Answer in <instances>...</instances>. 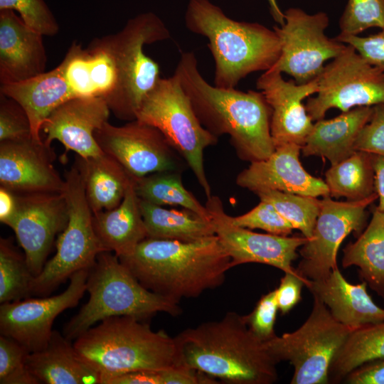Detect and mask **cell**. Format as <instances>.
I'll use <instances>...</instances> for the list:
<instances>
[{"label": "cell", "mask_w": 384, "mask_h": 384, "mask_svg": "<svg viewBox=\"0 0 384 384\" xmlns=\"http://www.w3.org/2000/svg\"><path fill=\"white\" fill-rule=\"evenodd\" d=\"M174 74L189 97L202 125L217 137L227 134L238 158L250 163L275 150L272 110L262 92L225 89L208 82L193 52H183Z\"/></svg>", "instance_id": "cell-1"}, {"label": "cell", "mask_w": 384, "mask_h": 384, "mask_svg": "<svg viewBox=\"0 0 384 384\" xmlns=\"http://www.w3.org/2000/svg\"><path fill=\"white\" fill-rule=\"evenodd\" d=\"M174 338L179 366L230 384H272L278 379V363L236 312Z\"/></svg>", "instance_id": "cell-2"}, {"label": "cell", "mask_w": 384, "mask_h": 384, "mask_svg": "<svg viewBox=\"0 0 384 384\" xmlns=\"http://www.w3.org/2000/svg\"><path fill=\"white\" fill-rule=\"evenodd\" d=\"M119 260L146 289L178 303L220 287L232 268L215 235L191 242L146 238Z\"/></svg>", "instance_id": "cell-3"}, {"label": "cell", "mask_w": 384, "mask_h": 384, "mask_svg": "<svg viewBox=\"0 0 384 384\" xmlns=\"http://www.w3.org/2000/svg\"><path fill=\"white\" fill-rule=\"evenodd\" d=\"M184 22L191 33L208 39L216 87L235 88L248 75L271 69L280 55L281 43L274 29L235 21L210 0H189Z\"/></svg>", "instance_id": "cell-4"}, {"label": "cell", "mask_w": 384, "mask_h": 384, "mask_svg": "<svg viewBox=\"0 0 384 384\" xmlns=\"http://www.w3.org/2000/svg\"><path fill=\"white\" fill-rule=\"evenodd\" d=\"M73 346L100 378L178 366L174 338L132 316L105 319L75 339Z\"/></svg>", "instance_id": "cell-5"}, {"label": "cell", "mask_w": 384, "mask_h": 384, "mask_svg": "<svg viewBox=\"0 0 384 384\" xmlns=\"http://www.w3.org/2000/svg\"><path fill=\"white\" fill-rule=\"evenodd\" d=\"M86 291L87 302L63 328V335L70 341L109 317L127 316L142 321L158 312L174 316L182 312L178 302L146 289L108 251L101 252L89 270Z\"/></svg>", "instance_id": "cell-6"}, {"label": "cell", "mask_w": 384, "mask_h": 384, "mask_svg": "<svg viewBox=\"0 0 384 384\" xmlns=\"http://www.w3.org/2000/svg\"><path fill=\"white\" fill-rule=\"evenodd\" d=\"M108 36L118 82L106 102L117 118L134 120L143 100L161 78L159 64L143 48L169 39L171 33L161 18L149 11L129 18L122 30Z\"/></svg>", "instance_id": "cell-7"}, {"label": "cell", "mask_w": 384, "mask_h": 384, "mask_svg": "<svg viewBox=\"0 0 384 384\" xmlns=\"http://www.w3.org/2000/svg\"><path fill=\"white\" fill-rule=\"evenodd\" d=\"M157 128L185 160L206 198L211 188L204 167L206 148L215 145L218 137L201 123L178 78H161L143 100L136 119Z\"/></svg>", "instance_id": "cell-8"}, {"label": "cell", "mask_w": 384, "mask_h": 384, "mask_svg": "<svg viewBox=\"0 0 384 384\" xmlns=\"http://www.w3.org/2000/svg\"><path fill=\"white\" fill-rule=\"evenodd\" d=\"M65 196L68 220L56 240V252L34 277L31 293L46 297L75 272L90 270L105 248L93 225V213L88 203L84 176L78 160L65 174Z\"/></svg>", "instance_id": "cell-9"}, {"label": "cell", "mask_w": 384, "mask_h": 384, "mask_svg": "<svg viewBox=\"0 0 384 384\" xmlns=\"http://www.w3.org/2000/svg\"><path fill=\"white\" fill-rule=\"evenodd\" d=\"M311 311L296 331L264 342L277 362L294 368L291 384H326L332 360L353 329L337 321L327 306L314 296Z\"/></svg>", "instance_id": "cell-10"}, {"label": "cell", "mask_w": 384, "mask_h": 384, "mask_svg": "<svg viewBox=\"0 0 384 384\" xmlns=\"http://www.w3.org/2000/svg\"><path fill=\"white\" fill-rule=\"evenodd\" d=\"M317 82V95L305 105L313 121L324 119L331 108L344 112L384 103V71L370 65L350 45L324 66Z\"/></svg>", "instance_id": "cell-11"}, {"label": "cell", "mask_w": 384, "mask_h": 384, "mask_svg": "<svg viewBox=\"0 0 384 384\" xmlns=\"http://www.w3.org/2000/svg\"><path fill=\"white\" fill-rule=\"evenodd\" d=\"M285 22L273 26L281 43L280 55L271 70L292 76L298 84L316 79L324 63L340 55L346 44L325 34L329 18L325 12L314 14L299 8L284 12Z\"/></svg>", "instance_id": "cell-12"}, {"label": "cell", "mask_w": 384, "mask_h": 384, "mask_svg": "<svg viewBox=\"0 0 384 384\" xmlns=\"http://www.w3.org/2000/svg\"><path fill=\"white\" fill-rule=\"evenodd\" d=\"M95 138L102 151L134 178L161 171L182 173L188 168L157 128L137 119L122 126L107 122Z\"/></svg>", "instance_id": "cell-13"}, {"label": "cell", "mask_w": 384, "mask_h": 384, "mask_svg": "<svg viewBox=\"0 0 384 384\" xmlns=\"http://www.w3.org/2000/svg\"><path fill=\"white\" fill-rule=\"evenodd\" d=\"M378 199L376 193L360 201H336L330 196L321 200L320 212L311 237L299 249L302 260L295 268L309 280L326 277L337 266V252L351 233L358 235L366 223V208Z\"/></svg>", "instance_id": "cell-14"}, {"label": "cell", "mask_w": 384, "mask_h": 384, "mask_svg": "<svg viewBox=\"0 0 384 384\" xmlns=\"http://www.w3.org/2000/svg\"><path fill=\"white\" fill-rule=\"evenodd\" d=\"M89 270L74 273L60 294L27 297L0 306V333L23 346L30 353L44 348L53 333L55 318L76 306L86 292Z\"/></svg>", "instance_id": "cell-15"}, {"label": "cell", "mask_w": 384, "mask_h": 384, "mask_svg": "<svg viewBox=\"0 0 384 384\" xmlns=\"http://www.w3.org/2000/svg\"><path fill=\"white\" fill-rule=\"evenodd\" d=\"M16 210L4 223L11 228L23 250L28 266L38 275L56 236L65 228L68 211L64 193L15 194Z\"/></svg>", "instance_id": "cell-16"}, {"label": "cell", "mask_w": 384, "mask_h": 384, "mask_svg": "<svg viewBox=\"0 0 384 384\" xmlns=\"http://www.w3.org/2000/svg\"><path fill=\"white\" fill-rule=\"evenodd\" d=\"M205 206L215 235L230 257L231 267L254 262L274 267L284 273H297L292 262L298 257L297 250L307 242L306 238L257 233L235 225L216 196L208 198Z\"/></svg>", "instance_id": "cell-17"}, {"label": "cell", "mask_w": 384, "mask_h": 384, "mask_svg": "<svg viewBox=\"0 0 384 384\" xmlns=\"http://www.w3.org/2000/svg\"><path fill=\"white\" fill-rule=\"evenodd\" d=\"M55 154L33 138L0 142V183L14 194L64 193L65 181L54 166Z\"/></svg>", "instance_id": "cell-18"}, {"label": "cell", "mask_w": 384, "mask_h": 384, "mask_svg": "<svg viewBox=\"0 0 384 384\" xmlns=\"http://www.w3.org/2000/svg\"><path fill=\"white\" fill-rule=\"evenodd\" d=\"M103 97H75L57 107L43 122L41 132L44 144L50 146L57 140L65 147L63 159L69 151L82 159L97 157L104 152L98 145L95 132L107 122L110 113Z\"/></svg>", "instance_id": "cell-19"}, {"label": "cell", "mask_w": 384, "mask_h": 384, "mask_svg": "<svg viewBox=\"0 0 384 384\" xmlns=\"http://www.w3.org/2000/svg\"><path fill=\"white\" fill-rule=\"evenodd\" d=\"M256 87L271 110L270 130L275 148L284 144H304L314 124L302 101L318 91L317 78L305 84L285 80L282 73L267 70L257 78Z\"/></svg>", "instance_id": "cell-20"}, {"label": "cell", "mask_w": 384, "mask_h": 384, "mask_svg": "<svg viewBox=\"0 0 384 384\" xmlns=\"http://www.w3.org/2000/svg\"><path fill=\"white\" fill-rule=\"evenodd\" d=\"M302 146L288 143L275 148L266 159L250 163L236 177V184L256 193L264 190L316 197L328 196L324 180L313 176L299 161Z\"/></svg>", "instance_id": "cell-21"}, {"label": "cell", "mask_w": 384, "mask_h": 384, "mask_svg": "<svg viewBox=\"0 0 384 384\" xmlns=\"http://www.w3.org/2000/svg\"><path fill=\"white\" fill-rule=\"evenodd\" d=\"M73 97H103L114 92L118 75L108 35L86 48L73 42L58 65Z\"/></svg>", "instance_id": "cell-22"}, {"label": "cell", "mask_w": 384, "mask_h": 384, "mask_svg": "<svg viewBox=\"0 0 384 384\" xmlns=\"http://www.w3.org/2000/svg\"><path fill=\"white\" fill-rule=\"evenodd\" d=\"M43 35L12 10L0 11V83L21 82L45 72Z\"/></svg>", "instance_id": "cell-23"}, {"label": "cell", "mask_w": 384, "mask_h": 384, "mask_svg": "<svg viewBox=\"0 0 384 384\" xmlns=\"http://www.w3.org/2000/svg\"><path fill=\"white\" fill-rule=\"evenodd\" d=\"M306 287L327 306L337 321L346 326L356 329L384 321V309L368 294L366 282H348L338 267L324 279L310 280Z\"/></svg>", "instance_id": "cell-24"}, {"label": "cell", "mask_w": 384, "mask_h": 384, "mask_svg": "<svg viewBox=\"0 0 384 384\" xmlns=\"http://www.w3.org/2000/svg\"><path fill=\"white\" fill-rule=\"evenodd\" d=\"M26 363L39 383L100 384L99 373L80 357L70 340L55 330L46 346L29 353Z\"/></svg>", "instance_id": "cell-25"}, {"label": "cell", "mask_w": 384, "mask_h": 384, "mask_svg": "<svg viewBox=\"0 0 384 384\" xmlns=\"http://www.w3.org/2000/svg\"><path fill=\"white\" fill-rule=\"evenodd\" d=\"M134 186L135 178L118 206L93 214L94 229L100 242L105 251L112 252L119 258L130 255L148 238Z\"/></svg>", "instance_id": "cell-26"}, {"label": "cell", "mask_w": 384, "mask_h": 384, "mask_svg": "<svg viewBox=\"0 0 384 384\" xmlns=\"http://www.w3.org/2000/svg\"><path fill=\"white\" fill-rule=\"evenodd\" d=\"M0 93L18 102L26 112L32 137L41 142V126L57 107L74 98L58 65L50 71L15 83L1 85Z\"/></svg>", "instance_id": "cell-27"}, {"label": "cell", "mask_w": 384, "mask_h": 384, "mask_svg": "<svg viewBox=\"0 0 384 384\" xmlns=\"http://www.w3.org/2000/svg\"><path fill=\"white\" fill-rule=\"evenodd\" d=\"M373 107H357L330 119H320L302 147L304 156H318L327 159L331 165L350 156L363 127L369 121Z\"/></svg>", "instance_id": "cell-28"}, {"label": "cell", "mask_w": 384, "mask_h": 384, "mask_svg": "<svg viewBox=\"0 0 384 384\" xmlns=\"http://www.w3.org/2000/svg\"><path fill=\"white\" fill-rule=\"evenodd\" d=\"M77 159L84 176L85 194L92 213L118 206L134 178L105 153L86 159L78 156Z\"/></svg>", "instance_id": "cell-29"}, {"label": "cell", "mask_w": 384, "mask_h": 384, "mask_svg": "<svg viewBox=\"0 0 384 384\" xmlns=\"http://www.w3.org/2000/svg\"><path fill=\"white\" fill-rule=\"evenodd\" d=\"M343 252L342 267H358L363 281L384 299V212L375 208L367 227Z\"/></svg>", "instance_id": "cell-30"}, {"label": "cell", "mask_w": 384, "mask_h": 384, "mask_svg": "<svg viewBox=\"0 0 384 384\" xmlns=\"http://www.w3.org/2000/svg\"><path fill=\"white\" fill-rule=\"evenodd\" d=\"M139 207L148 238L191 242L215 235L211 219L190 210L168 209L140 198Z\"/></svg>", "instance_id": "cell-31"}, {"label": "cell", "mask_w": 384, "mask_h": 384, "mask_svg": "<svg viewBox=\"0 0 384 384\" xmlns=\"http://www.w3.org/2000/svg\"><path fill=\"white\" fill-rule=\"evenodd\" d=\"M329 196L360 201L375 193L373 155L355 151L343 161L331 165L324 180Z\"/></svg>", "instance_id": "cell-32"}, {"label": "cell", "mask_w": 384, "mask_h": 384, "mask_svg": "<svg viewBox=\"0 0 384 384\" xmlns=\"http://www.w3.org/2000/svg\"><path fill=\"white\" fill-rule=\"evenodd\" d=\"M383 358L384 321L353 329L332 360L329 381L341 380L362 364Z\"/></svg>", "instance_id": "cell-33"}, {"label": "cell", "mask_w": 384, "mask_h": 384, "mask_svg": "<svg viewBox=\"0 0 384 384\" xmlns=\"http://www.w3.org/2000/svg\"><path fill=\"white\" fill-rule=\"evenodd\" d=\"M135 191L140 199L159 206H179L210 220L209 211L183 186L181 172L161 171L135 178Z\"/></svg>", "instance_id": "cell-34"}, {"label": "cell", "mask_w": 384, "mask_h": 384, "mask_svg": "<svg viewBox=\"0 0 384 384\" xmlns=\"http://www.w3.org/2000/svg\"><path fill=\"white\" fill-rule=\"evenodd\" d=\"M34 275L24 254L9 238L0 239V303L11 302L32 296Z\"/></svg>", "instance_id": "cell-35"}, {"label": "cell", "mask_w": 384, "mask_h": 384, "mask_svg": "<svg viewBox=\"0 0 384 384\" xmlns=\"http://www.w3.org/2000/svg\"><path fill=\"white\" fill-rule=\"evenodd\" d=\"M260 198L272 204L277 212L294 228L309 239L313 233L320 212L321 200L316 197L264 190L255 193Z\"/></svg>", "instance_id": "cell-36"}, {"label": "cell", "mask_w": 384, "mask_h": 384, "mask_svg": "<svg viewBox=\"0 0 384 384\" xmlns=\"http://www.w3.org/2000/svg\"><path fill=\"white\" fill-rule=\"evenodd\" d=\"M215 378L183 366L102 376L100 384H213Z\"/></svg>", "instance_id": "cell-37"}, {"label": "cell", "mask_w": 384, "mask_h": 384, "mask_svg": "<svg viewBox=\"0 0 384 384\" xmlns=\"http://www.w3.org/2000/svg\"><path fill=\"white\" fill-rule=\"evenodd\" d=\"M373 27L384 29V0H348L339 20V34L357 36Z\"/></svg>", "instance_id": "cell-38"}, {"label": "cell", "mask_w": 384, "mask_h": 384, "mask_svg": "<svg viewBox=\"0 0 384 384\" xmlns=\"http://www.w3.org/2000/svg\"><path fill=\"white\" fill-rule=\"evenodd\" d=\"M30 352L14 339L0 336V383L38 384L26 360Z\"/></svg>", "instance_id": "cell-39"}, {"label": "cell", "mask_w": 384, "mask_h": 384, "mask_svg": "<svg viewBox=\"0 0 384 384\" xmlns=\"http://www.w3.org/2000/svg\"><path fill=\"white\" fill-rule=\"evenodd\" d=\"M6 9L16 11L28 27L43 36L59 32L58 23L44 0H0V11Z\"/></svg>", "instance_id": "cell-40"}, {"label": "cell", "mask_w": 384, "mask_h": 384, "mask_svg": "<svg viewBox=\"0 0 384 384\" xmlns=\"http://www.w3.org/2000/svg\"><path fill=\"white\" fill-rule=\"evenodd\" d=\"M232 223L249 229H261L270 234L288 236L294 228L268 202L260 201L252 210L239 216L230 217Z\"/></svg>", "instance_id": "cell-41"}, {"label": "cell", "mask_w": 384, "mask_h": 384, "mask_svg": "<svg viewBox=\"0 0 384 384\" xmlns=\"http://www.w3.org/2000/svg\"><path fill=\"white\" fill-rule=\"evenodd\" d=\"M31 138V125L23 107L15 100L0 93V142Z\"/></svg>", "instance_id": "cell-42"}, {"label": "cell", "mask_w": 384, "mask_h": 384, "mask_svg": "<svg viewBox=\"0 0 384 384\" xmlns=\"http://www.w3.org/2000/svg\"><path fill=\"white\" fill-rule=\"evenodd\" d=\"M278 310L273 290L262 295L252 311L243 316V319L254 335L265 342L276 336L274 326Z\"/></svg>", "instance_id": "cell-43"}, {"label": "cell", "mask_w": 384, "mask_h": 384, "mask_svg": "<svg viewBox=\"0 0 384 384\" xmlns=\"http://www.w3.org/2000/svg\"><path fill=\"white\" fill-rule=\"evenodd\" d=\"M354 149L384 157V103L373 106L370 119L359 132Z\"/></svg>", "instance_id": "cell-44"}, {"label": "cell", "mask_w": 384, "mask_h": 384, "mask_svg": "<svg viewBox=\"0 0 384 384\" xmlns=\"http://www.w3.org/2000/svg\"><path fill=\"white\" fill-rule=\"evenodd\" d=\"M334 38L351 46L370 65L384 71V29L368 36L338 34Z\"/></svg>", "instance_id": "cell-45"}, {"label": "cell", "mask_w": 384, "mask_h": 384, "mask_svg": "<svg viewBox=\"0 0 384 384\" xmlns=\"http://www.w3.org/2000/svg\"><path fill=\"white\" fill-rule=\"evenodd\" d=\"M309 281L297 273L284 274L281 278L279 287L274 289L278 309L281 314H287L302 300V287L306 286Z\"/></svg>", "instance_id": "cell-46"}, {"label": "cell", "mask_w": 384, "mask_h": 384, "mask_svg": "<svg viewBox=\"0 0 384 384\" xmlns=\"http://www.w3.org/2000/svg\"><path fill=\"white\" fill-rule=\"evenodd\" d=\"M344 379L348 384H384V358L362 364Z\"/></svg>", "instance_id": "cell-47"}, {"label": "cell", "mask_w": 384, "mask_h": 384, "mask_svg": "<svg viewBox=\"0 0 384 384\" xmlns=\"http://www.w3.org/2000/svg\"><path fill=\"white\" fill-rule=\"evenodd\" d=\"M373 162L375 174V191L378 199L376 209L384 212V157L373 155Z\"/></svg>", "instance_id": "cell-48"}, {"label": "cell", "mask_w": 384, "mask_h": 384, "mask_svg": "<svg viewBox=\"0 0 384 384\" xmlns=\"http://www.w3.org/2000/svg\"><path fill=\"white\" fill-rule=\"evenodd\" d=\"M16 196L5 188L0 187V221L4 223L14 213Z\"/></svg>", "instance_id": "cell-49"}, {"label": "cell", "mask_w": 384, "mask_h": 384, "mask_svg": "<svg viewBox=\"0 0 384 384\" xmlns=\"http://www.w3.org/2000/svg\"><path fill=\"white\" fill-rule=\"evenodd\" d=\"M270 14L275 22L278 23L279 26H282L284 23V13L280 9L277 0H267Z\"/></svg>", "instance_id": "cell-50"}]
</instances>
